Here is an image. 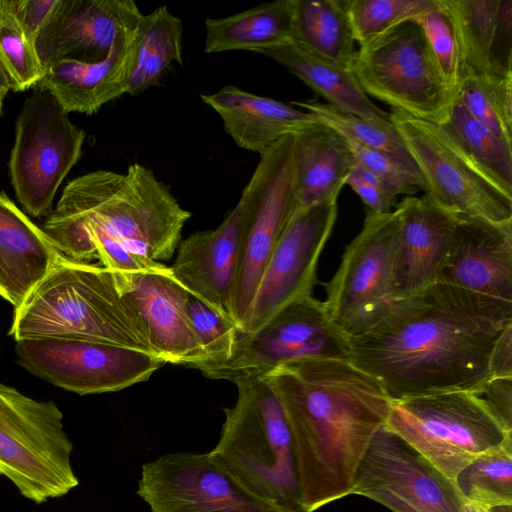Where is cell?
I'll return each instance as SVG.
<instances>
[{"mask_svg": "<svg viewBox=\"0 0 512 512\" xmlns=\"http://www.w3.org/2000/svg\"><path fill=\"white\" fill-rule=\"evenodd\" d=\"M511 324L512 302L436 282L348 337L349 361L375 378L391 401L472 391L490 378L493 346Z\"/></svg>", "mask_w": 512, "mask_h": 512, "instance_id": "obj_1", "label": "cell"}, {"mask_svg": "<svg viewBox=\"0 0 512 512\" xmlns=\"http://www.w3.org/2000/svg\"><path fill=\"white\" fill-rule=\"evenodd\" d=\"M261 377L290 429L301 512L350 496L358 466L390 410L380 383L337 359L294 360Z\"/></svg>", "mask_w": 512, "mask_h": 512, "instance_id": "obj_2", "label": "cell"}, {"mask_svg": "<svg viewBox=\"0 0 512 512\" xmlns=\"http://www.w3.org/2000/svg\"><path fill=\"white\" fill-rule=\"evenodd\" d=\"M190 217L151 169L133 163L125 173L100 169L71 180L41 229L70 259H98L118 274H173L161 261L172 258Z\"/></svg>", "mask_w": 512, "mask_h": 512, "instance_id": "obj_3", "label": "cell"}, {"mask_svg": "<svg viewBox=\"0 0 512 512\" xmlns=\"http://www.w3.org/2000/svg\"><path fill=\"white\" fill-rule=\"evenodd\" d=\"M9 335L16 341L43 337L89 340L152 354L114 273L61 253L14 310Z\"/></svg>", "mask_w": 512, "mask_h": 512, "instance_id": "obj_4", "label": "cell"}, {"mask_svg": "<svg viewBox=\"0 0 512 512\" xmlns=\"http://www.w3.org/2000/svg\"><path fill=\"white\" fill-rule=\"evenodd\" d=\"M238 396L212 461L254 495L301 512L293 442L281 403L261 376L233 381Z\"/></svg>", "mask_w": 512, "mask_h": 512, "instance_id": "obj_5", "label": "cell"}, {"mask_svg": "<svg viewBox=\"0 0 512 512\" xmlns=\"http://www.w3.org/2000/svg\"><path fill=\"white\" fill-rule=\"evenodd\" d=\"M385 426L453 485L476 457L512 438L479 399L464 390L391 401Z\"/></svg>", "mask_w": 512, "mask_h": 512, "instance_id": "obj_6", "label": "cell"}, {"mask_svg": "<svg viewBox=\"0 0 512 512\" xmlns=\"http://www.w3.org/2000/svg\"><path fill=\"white\" fill-rule=\"evenodd\" d=\"M73 444L53 401H37L0 382V474L40 504L79 484Z\"/></svg>", "mask_w": 512, "mask_h": 512, "instance_id": "obj_7", "label": "cell"}, {"mask_svg": "<svg viewBox=\"0 0 512 512\" xmlns=\"http://www.w3.org/2000/svg\"><path fill=\"white\" fill-rule=\"evenodd\" d=\"M295 200L294 135L289 134L260 154L237 203L240 235L230 317L239 330L282 231L295 211Z\"/></svg>", "mask_w": 512, "mask_h": 512, "instance_id": "obj_8", "label": "cell"}, {"mask_svg": "<svg viewBox=\"0 0 512 512\" xmlns=\"http://www.w3.org/2000/svg\"><path fill=\"white\" fill-rule=\"evenodd\" d=\"M351 71L367 96L435 124H447L458 98L444 84L413 20L360 46Z\"/></svg>", "mask_w": 512, "mask_h": 512, "instance_id": "obj_9", "label": "cell"}, {"mask_svg": "<svg viewBox=\"0 0 512 512\" xmlns=\"http://www.w3.org/2000/svg\"><path fill=\"white\" fill-rule=\"evenodd\" d=\"M389 119L422 176L424 194L456 215L512 221V194L473 160L445 125L393 109Z\"/></svg>", "mask_w": 512, "mask_h": 512, "instance_id": "obj_10", "label": "cell"}, {"mask_svg": "<svg viewBox=\"0 0 512 512\" xmlns=\"http://www.w3.org/2000/svg\"><path fill=\"white\" fill-rule=\"evenodd\" d=\"M348 337L312 295L299 298L274 314L252 333L236 330L230 356L199 370L210 379L234 381L263 376L294 360H349Z\"/></svg>", "mask_w": 512, "mask_h": 512, "instance_id": "obj_11", "label": "cell"}, {"mask_svg": "<svg viewBox=\"0 0 512 512\" xmlns=\"http://www.w3.org/2000/svg\"><path fill=\"white\" fill-rule=\"evenodd\" d=\"M85 132L41 88L26 99L16 121L9 173L15 195L34 217L52 211L56 192L82 155Z\"/></svg>", "mask_w": 512, "mask_h": 512, "instance_id": "obj_12", "label": "cell"}, {"mask_svg": "<svg viewBox=\"0 0 512 512\" xmlns=\"http://www.w3.org/2000/svg\"><path fill=\"white\" fill-rule=\"evenodd\" d=\"M397 235L395 210L367 211L361 231L345 247L336 273L325 284L324 305L347 337L369 330L397 301L393 276Z\"/></svg>", "mask_w": 512, "mask_h": 512, "instance_id": "obj_13", "label": "cell"}, {"mask_svg": "<svg viewBox=\"0 0 512 512\" xmlns=\"http://www.w3.org/2000/svg\"><path fill=\"white\" fill-rule=\"evenodd\" d=\"M15 353L33 375L79 395L128 388L149 380L164 365L150 353L79 339H21Z\"/></svg>", "mask_w": 512, "mask_h": 512, "instance_id": "obj_14", "label": "cell"}, {"mask_svg": "<svg viewBox=\"0 0 512 512\" xmlns=\"http://www.w3.org/2000/svg\"><path fill=\"white\" fill-rule=\"evenodd\" d=\"M137 495L151 512H298L249 492L208 453H169L143 464Z\"/></svg>", "mask_w": 512, "mask_h": 512, "instance_id": "obj_15", "label": "cell"}, {"mask_svg": "<svg viewBox=\"0 0 512 512\" xmlns=\"http://www.w3.org/2000/svg\"><path fill=\"white\" fill-rule=\"evenodd\" d=\"M337 210V199H333L294 211L265 268L240 331L252 333L289 303L312 295L317 264L335 225Z\"/></svg>", "mask_w": 512, "mask_h": 512, "instance_id": "obj_16", "label": "cell"}, {"mask_svg": "<svg viewBox=\"0 0 512 512\" xmlns=\"http://www.w3.org/2000/svg\"><path fill=\"white\" fill-rule=\"evenodd\" d=\"M144 14L133 0H59L36 50L46 70L60 59L97 62L138 30Z\"/></svg>", "mask_w": 512, "mask_h": 512, "instance_id": "obj_17", "label": "cell"}, {"mask_svg": "<svg viewBox=\"0 0 512 512\" xmlns=\"http://www.w3.org/2000/svg\"><path fill=\"white\" fill-rule=\"evenodd\" d=\"M114 276L155 357L164 364L190 368L204 361L188 316V290L173 274L136 272Z\"/></svg>", "mask_w": 512, "mask_h": 512, "instance_id": "obj_18", "label": "cell"}, {"mask_svg": "<svg viewBox=\"0 0 512 512\" xmlns=\"http://www.w3.org/2000/svg\"><path fill=\"white\" fill-rule=\"evenodd\" d=\"M384 490L429 512H460L455 485L385 425L372 438L350 495Z\"/></svg>", "mask_w": 512, "mask_h": 512, "instance_id": "obj_19", "label": "cell"}, {"mask_svg": "<svg viewBox=\"0 0 512 512\" xmlns=\"http://www.w3.org/2000/svg\"><path fill=\"white\" fill-rule=\"evenodd\" d=\"M395 212L398 235L393 276L395 298L399 300L437 282L458 217L426 194L405 197Z\"/></svg>", "mask_w": 512, "mask_h": 512, "instance_id": "obj_20", "label": "cell"}, {"mask_svg": "<svg viewBox=\"0 0 512 512\" xmlns=\"http://www.w3.org/2000/svg\"><path fill=\"white\" fill-rule=\"evenodd\" d=\"M457 217L437 282L512 302V221Z\"/></svg>", "mask_w": 512, "mask_h": 512, "instance_id": "obj_21", "label": "cell"}, {"mask_svg": "<svg viewBox=\"0 0 512 512\" xmlns=\"http://www.w3.org/2000/svg\"><path fill=\"white\" fill-rule=\"evenodd\" d=\"M239 235L236 205L216 229L195 232L181 241L171 267L173 276L188 291L230 319Z\"/></svg>", "mask_w": 512, "mask_h": 512, "instance_id": "obj_22", "label": "cell"}, {"mask_svg": "<svg viewBox=\"0 0 512 512\" xmlns=\"http://www.w3.org/2000/svg\"><path fill=\"white\" fill-rule=\"evenodd\" d=\"M137 42L138 30L118 40L101 61L60 59L46 70L38 87L47 90L67 113L94 114L127 94Z\"/></svg>", "mask_w": 512, "mask_h": 512, "instance_id": "obj_23", "label": "cell"}, {"mask_svg": "<svg viewBox=\"0 0 512 512\" xmlns=\"http://www.w3.org/2000/svg\"><path fill=\"white\" fill-rule=\"evenodd\" d=\"M468 74L512 75V0H439Z\"/></svg>", "mask_w": 512, "mask_h": 512, "instance_id": "obj_24", "label": "cell"}, {"mask_svg": "<svg viewBox=\"0 0 512 512\" xmlns=\"http://www.w3.org/2000/svg\"><path fill=\"white\" fill-rule=\"evenodd\" d=\"M201 99L219 115L237 146L259 154L284 136L318 122L305 110L233 85L202 94Z\"/></svg>", "mask_w": 512, "mask_h": 512, "instance_id": "obj_25", "label": "cell"}, {"mask_svg": "<svg viewBox=\"0 0 512 512\" xmlns=\"http://www.w3.org/2000/svg\"><path fill=\"white\" fill-rule=\"evenodd\" d=\"M59 255L44 231L0 193V296L14 310L21 307Z\"/></svg>", "mask_w": 512, "mask_h": 512, "instance_id": "obj_26", "label": "cell"}, {"mask_svg": "<svg viewBox=\"0 0 512 512\" xmlns=\"http://www.w3.org/2000/svg\"><path fill=\"white\" fill-rule=\"evenodd\" d=\"M295 211L338 199L355 165L340 134L317 122L294 133Z\"/></svg>", "mask_w": 512, "mask_h": 512, "instance_id": "obj_27", "label": "cell"}, {"mask_svg": "<svg viewBox=\"0 0 512 512\" xmlns=\"http://www.w3.org/2000/svg\"><path fill=\"white\" fill-rule=\"evenodd\" d=\"M258 53L284 66L337 110L367 119H389V113L365 94L351 69L314 54L296 41L290 39Z\"/></svg>", "mask_w": 512, "mask_h": 512, "instance_id": "obj_28", "label": "cell"}, {"mask_svg": "<svg viewBox=\"0 0 512 512\" xmlns=\"http://www.w3.org/2000/svg\"><path fill=\"white\" fill-rule=\"evenodd\" d=\"M295 0H276L246 11L205 20V53L259 52L292 38Z\"/></svg>", "mask_w": 512, "mask_h": 512, "instance_id": "obj_29", "label": "cell"}, {"mask_svg": "<svg viewBox=\"0 0 512 512\" xmlns=\"http://www.w3.org/2000/svg\"><path fill=\"white\" fill-rule=\"evenodd\" d=\"M291 39L348 69L357 53L346 0H295Z\"/></svg>", "mask_w": 512, "mask_h": 512, "instance_id": "obj_30", "label": "cell"}, {"mask_svg": "<svg viewBox=\"0 0 512 512\" xmlns=\"http://www.w3.org/2000/svg\"><path fill=\"white\" fill-rule=\"evenodd\" d=\"M182 33L181 19L166 6L143 15L127 94L136 96L159 85L172 63L182 65Z\"/></svg>", "mask_w": 512, "mask_h": 512, "instance_id": "obj_31", "label": "cell"}, {"mask_svg": "<svg viewBox=\"0 0 512 512\" xmlns=\"http://www.w3.org/2000/svg\"><path fill=\"white\" fill-rule=\"evenodd\" d=\"M463 501L488 509L512 505V438L471 461L455 479Z\"/></svg>", "mask_w": 512, "mask_h": 512, "instance_id": "obj_32", "label": "cell"}, {"mask_svg": "<svg viewBox=\"0 0 512 512\" xmlns=\"http://www.w3.org/2000/svg\"><path fill=\"white\" fill-rule=\"evenodd\" d=\"M445 126L473 160L500 187L512 194V145L476 120L458 98Z\"/></svg>", "mask_w": 512, "mask_h": 512, "instance_id": "obj_33", "label": "cell"}, {"mask_svg": "<svg viewBox=\"0 0 512 512\" xmlns=\"http://www.w3.org/2000/svg\"><path fill=\"white\" fill-rule=\"evenodd\" d=\"M290 104L313 114L318 122L330 127L348 140L414 164L400 134L390 119L359 117L339 111L327 103H320L316 100L293 101Z\"/></svg>", "mask_w": 512, "mask_h": 512, "instance_id": "obj_34", "label": "cell"}, {"mask_svg": "<svg viewBox=\"0 0 512 512\" xmlns=\"http://www.w3.org/2000/svg\"><path fill=\"white\" fill-rule=\"evenodd\" d=\"M458 99L476 120L512 145V75L468 74Z\"/></svg>", "mask_w": 512, "mask_h": 512, "instance_id": "obj_35", "label": "cell"}, {"mask_svg": "<svg viewBox=\"0 0 512 512\" xmlns=\"http://www.w3.org/2000/svg\"><path fill=\"white\" fill-rule=\"evenodd\" d=\"M437 6L438 0H346L353 35L359 46Z\"/></svg>", "mask_w": 512, "mask_h": 512, "instance_id": "obj_36", "label": "cell"}, {"mask_svg": "<svg viewBox=\"0 0 512 512\" xmlns=\"http://www.w3.org/2000/svg\"><path fill=\"white\" fill-rule=\"evenodd\" d=\"M3 19L0 27V61L4 66L14 91H25L45 76V69L36 46L24 36L20 26L0 0Z\"/></svg>", "mask_w": 512, "mask_h": 512, "instance_id": "obj_37", "label": "cell"}, {"mask_svg": "<svg viewBox=\"0 0 512 512\" xmlns=\"http://www.w3.org/2000/svg\"><path fill=\"white\" fill-rule=\"evenodd\" d=\"M421 28L435 66L444 84L458 96L462 65L456 34L450 18L439 3L413 19Z\"/></svg>", "mask_w": 512, "mask_h": 512, "instance_id": "obj_38", "label": "cell"}, {"mask_svg": "<svg viewBox=\"0 0 512 512\" xmlns=\"http://www.w3.org/2000/svg\"><path fill=\"white\" fill-rule=\"evenodd\" d=\"M188 316L204 353L195 369L226 360L233 349L237 327L227 316L188 291Z\"/></svg>", "mask_w": 512, "mask_h": 512, "instance_id": "obj_39", "label": "cell"}, {"mask_svg": "<svg viewBox=\"0 0 512 512\" xmlns=\"http://www.w3.org/2000/svg\"><path fill=\"white\" fill-rule=\"evenodd\" d=\"M342 138L351 151L355 162L385 180L399 195L412 196L420 189L424 191V181L414 164Z\"/></svg>", "mask_w": 512, "mask_h": 512, "instance_id": "obj_40", "label": "cell"}, {"mask_svg": "<svg viewBox=\"0 0 512 512\" xmlns=\"http://www.w3.org/2000/svg\"><path fill=\"white\" fill-rule=\"evenodd\" d=\"M348 185L362 200L367 211L384 214L391 212L399 196L385 180L355 162L347 180Z\"/></svg>", "mask_w": 512, "mask_h": 512, "instance_id": "obj_41", "label": "cell"}, {"mask_svg": "<svg viewBox=\"0 0 512 512\" xmlns=\"http://www.w3.org/2000/svg\"><path fill=\"white\" fill-rule=\"evenodd\" d=\"M471 392L512 433V377H490Z\"/></svg>", "mask_w": 512, "mask_h": 512, "instance_id": "obj_42", "label": "cell"}, {"mask_svg": "<svg viewBox=\"0 0 512 512\" xmlns=\"http://www.w3.org/2000/svg\"><path fill=\"white\" fill-rule=\"evenodd\" d=\"M6 8L20 26L24 36L36 46L37 38L59 0H4Z\"/></svg>", "mask_w": 512, "mask_h": 512, "instance_id": "obj_43", "label": "cell"}, {"mask_svg": "<svg viewBox=\"0 0 512 512\" xmlns=\"http://www.w3.org/2000/svg\"><path fill=\"white\" fill-rule=\"evenodd\" d=\"M490 377H512V324L498 336L490 356Z\"/></svg>", "mask_w": 512, "mask_h": 512, "instance_id": "obj_44", "label": "cell"}, {"mask_svg": "<svg viewBox=\"0 0 512 512\" xmlns=\"http://www.w3.org/2000/svg\"><path fill=\"white\" fill-rule=\"evenodd\" d=\"M389 508L393 512H429L384 490H368L360 494Z\"/></svg>", "mask_w": 512, "mask_h": 512, "instance_id": "obj_45", "label": "cell"}, {"mask_svg": "<svg viewBox=\"0 0 512 512\" xmlns=\"http://www.w3.org/2000/svg\"><path fill=\"white\" fill-rule=\"evenodd\" d=\"M10 89L12 87L9 76L0 61V115L2 113L3 100Z\"/></svg>", "mask_w": 512, "mask_h": 512, "instance_id": "obj_46", "label": "cell"}, {"mask_svg": "<svg viewBox=\"0 0 512 512\" xmlns=\"http://www.w3.org/2000/svg\"><path fill=\"white\" fill-rule=\"evenodd\" d=\"M488 512H512V505H503L490 508Z\"/></svg>", "mask_w": 512, "mask_h": 512, "instance_id": "obj_47", "label": "cell"}, {"mask_svg": "<svg viewBox=\"0 0 512 512\" xmlns=\"http://www.w3.org/2000/svg\"><path fill=\"white\" fill-rule=\"evenodd\" d=\"M2 19H3V12H2V8H1V4H0V27L2 25Z\"/></svg>", "mask_w": 512, "mask_h": 512, "instance_id": "obj_48", "label": "cell"}]
</instances>
